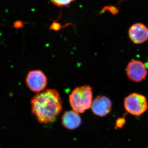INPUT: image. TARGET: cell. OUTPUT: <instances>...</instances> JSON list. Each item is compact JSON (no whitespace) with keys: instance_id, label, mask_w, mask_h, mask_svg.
<instances>
[{"instance_id":"obj_9","label":"cell","mask_w":148,"mask_h":148,"mask_svg":"<svg viewBox=\"0 0 148 148\" xmlns=\"http://www.w3.org/2000/svg\"><path fill=\"white\" fill-rule=\"evenodd\" d=\"M53 4L58 7L65 6L70 4L75 0H50Z\"/></svg>"},{"instance_id":"obj_13","label":"cell","mask_w":148,"mask_h":148,"mask_svg":"<svg viewBox=\"0 0 148 148\" xmlns=\"http://www.w3.org/2000/svg\"><path fill=\"white\" fill-rule=\"evenodd\" d=\"M147 148H148V147H147Z\"/></svg>"},{"instance_id":"obj_1","label":"cell","mask_w":148,"mask_h":148,"mask_svg":"<svg viewBox=\"0 0 148 148\" xmlns=\"http://www.w3.org/2000/svg\"><path fill=\"white\" fill-rule=\"evenodd\" d=\"M31 104L32 113L42 123L55 121L62 110L61 97L55 89H47L38 92L32 98Z\"/></svg>"},{"instance_id":"obj_8","label":"cell","mask_w":148,"mask_h":148,"mask_svg":"<svg viewBox=\"0 0 148 148\" xmlns=\"http://www.w3.org/2000/svg\"><path fill=\"white\" fill-rule=\"evenodd\" d=\"M78 113L74 111H66L62 116V123L67 129L73 130L79 127L82 123L81 118Z\"/></svg>"},{"instance_id":"obj_12","label":"cell","mask_w":148,"mask_h":148,"mask_svg":"<svg viewBox=\"0 0 148 148\" xmlns=\"http://www.w3.org/2000/svg\"><path fill=\"white\" fill-rule=\"evenodd\" d=\"M22 24L20 21H17L14 24V27L16 28H20L22 27Z\"/></svg>"},{"instance_id":"obj_10","label":"cell","mask_w":148,"mask_h":148,"mask_svg":"<svg viewBox=\"0 0 148 148\" xmlns=\"http://www.w3.org/2000/svg\"><path fill=\"white\" fill-rule=\"evenodd\" d=\"M125 122H126V121H125V115L123 117L119 118L116 121V129L118 128H122L125 124Z\"/></svg>"},{"instance_id":"obj_6","label":"cell","mask_w":148,"mask_h":148,"mask_svg":"<svg viewBox=\"0 0 148 148\" xmlns=\"http://www.w3.org/2000/svg\"><path fill=\"white\" fill-rule=\"evenodd\" d=\"M91 109L93 114L99 116H105L110 112L112 101L104 95H98L92 101Z\"/></svg>"},{"instance_id":"obj_11","label":"cell","mask_w":148,"mask_h":148,"mask_svg":"<svg viewBox=\"0 0 148 148\" xmlns=\"http://www.w3.org/2000/svg\"><path fill=\"white\" fill-rule=\"evenodd\" d=\"M61 28V26L58 23H53L51 25L50 27L51 30H54V31H58Z\"/></svg>"},{"instance_id":"obj_4","label":"cell","mask_w":148,"mask_h":148,"mask_svg":"<svg viewBox=\"0 0 148 148\" xmlns=\"http://www.w3.org/2000/svg\"><path fill=\"white\" fill-rule=\"evenodd\" d=\"M27 86L33 92L42 91L47 85V78L40 70H33L29 72L26 79Z\"/></svg>"},{"instance_id":"obj_3","label":"cell","mask_w":148,"mask_h":148,"mask_svg":"<svg viewBox=\"0 0 148 148\" xmlns=\"http://www.w3.org/2000/svg\"><path fill=\"white\" fill-rule=\"evenodd\" d=\"M124 106L127 112L136 116L141 115L148 108L146 97L142 94L135 92L131 93L125 98Z\"/></svg>"},{"instance_id":"obj_2","label":"cell","mask_w":148,"mask_h":148,"mask_svg":"<svg viewBox=\"0 0 148 148\" xmlns=\"http://www.w3.org/2000/svg\"><path fill=\"white\" fill-rule=\"evenodd\" d=\"M69 98L73 110L78 113H82L91 107L92 88L89 85L77 87L69 95Z\"/></svg>"},{"instance_id":"obj_5","label":"cell","mask_w":148,"mask_h":148,"mask_svg":"<svg viewBox=\"0 0 148 148\" xmlns=\"http://www.w3.org/2000/svg\"><path fill=\"white\" fill-rule=\"evenodd\" d=\"M147 74L145 64L139 60H133L127 64L126 74L130 79L140 82L146 78Z\"/></svg>"},{"instance_id":"obj_7","label":"cell","mask_w":148,"mask_h":148,"mask_svg":"<svg viewBox=\"0 0 148 148\" xmlns=\"http://www.w3.org/2000/svg\"><path fill=\"white\" fill-rule=\"evenodd\" d=\"M128 35L130 38L134 43H143L148 40V29L142 23H136L130 28Z\"/></svg>"}]
</instances>
